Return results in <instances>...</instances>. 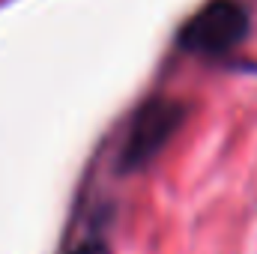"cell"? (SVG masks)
Wrapping results in <instances>:
<instances>
[{
  "instance_id": "3957f363",
  "label": "cell",
  "mask_w": 257,
  "mask_h": 254,
  "mask_svg": "<svg viewBox=\"0 0 257 254\" xmlns=\"http://www.w3.org/2000/svg\"><path fill=\"white\" fill-rule=\"evenodd\" d=\"M69 254H108V248H105L102 242H84V245L72 248Z\"/></svg>"
},
{
  "instance_id": "7a4b0ae2",
  "label": "cell",
  "mask_w": 257,
  "mask_h": 254,
  "mask_svg": "<svg viewBox=\"0 0 257 254\" xmlns=\"http://www.w3.org/2000/svg\"><path fill=\"white\" fill-rule=\"evenodd\" d=\"M248 33V12L236 0H209L180 33V48L200 57H221Z\"/></svg>"
},
{
  "instance_id": "6da1fadb",
  "label": "cell",
  "mask_w": 257,
  "mask_h": 254,
  "mask_svg": "<svg viewBox=\"0 0 257 254\" xmlns=\"http://www.w3.org/2000/svg\"><path fill=\"white\" fill-rule=\"evenodd\" d=\"M186 114H189V105L180 99H165V96L150 99L132 117L128 135L120 150V171H138L153 156H159V150L183 126Z\"/></svg>"
}]
</instances>
